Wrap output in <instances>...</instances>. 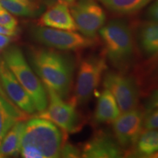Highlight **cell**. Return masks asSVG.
<instances>
[{
	"instance_id": "obj_28",
	"label": "cell",
	"mask_w": 158,
	"mask_h": 158,
	"mask_svg": "<svg viewBox=\"0 0 158 158\" xmlns=\"http://www.w3.org/2000/svg\"><path fill=\"white\" fill-rule=\"evenodd\" d=\"M0 34L14 37L18 34V30H11V29H7L3 26L0 25Z\"/></svg>"
},
{
	"instance_id": "obj_1",
	"label": "cell",
	"mask_w": 158,
	"mask_h": 158,
	"mask_svg": "<svg viewBox=\"0 0 158 158\" xmlns=\"http://www.w3.org/2000/svg\"><path fill=\"white\" fill-rule=\"evenodd\" d=\"M28 58L45 87L66 100L70 94L76 70L73 57L53 49L31 46L28 49Z\"/></svg>"
},
{
	"instance_id": "obj_24",
	"label": "cell",
	"mask_w": 158,
	"mask_h": 158,
	"mask_svg": "<svg viewBox=\"0 0 158 158\" xmlns=\"http://www.w3.org/2000/svg\"><path fill=\"white\" fill-rule=\"evenodd\" d=\"M158 108V89L154 91L145 103L146 113Z\"/></svg>"
},
{
	"instance_id": "obj_19",
	"label": "cell",
	"mask_w": 158,
	"mask_h": 158,
	"mask_svg": "<svg viewBox=\"0 0 158 158\" xmlns=\"http://www.w3.org/2000/svg\"><path fill=\"white\" fill-rule=\"evenodd\" d=\"M152 0H100L108 10L119 15L133 14Z\"/></svg>"
},
{
	"instance_id": "obj_5",
	"label": "cell",
	"mask_w": 158,
	"mask_h": 158,
	"mask_svg": "<svg viewBox=\"0 0 158 158\" xmlns=\"http://www.w3.org/2000/svg\"><path fill=\"white\" fill-rule=\"evenodd\" d=\"M107 69L106 58L96 54L89 55L81 61L73 100L76 105L86 104L101 81Z\"/></svg>"
},
{
	"instance_id": "obj_27",
	"label": "cell",
	"mask_w": 158,
	"mask_h": 158,
	"mask_svg": "<svg viewBox=\"0 0 158 158\" xmlns=\"http://www.w3.org/2000/svg\"><path fill=\"white\" fill-rule=\"evenodd\" d=\"M76 0H44L45 3L46 4L48 7L55 5L57 3H64L68 5V6H71Z\"/></svg>"
},
{
	"instance_id": "obj_25",
	"label": "cell",
	"mask_w": 158,
	"mask_h": 158,
	"mask_svg": "<svg viewBox=\"0 0 158 158\" xmlns=\"http://www.w3.org/2000/svg\"><path fill=\"white\" fill-rule=\"evenodd\" d=\"M147 15L152 21L158 22V0H156L149 7Z\"/></svg>"
},
{
	"instance_id": "obj_21",
	"label": "cell",
	"mask_w": 158,
	"mask_h": 158,
	"mask_svg": "<svg viewBox=\"0 0 158 158\" xmlns=\"http://www.w3.org/2000/svg\"><path fill=\"white\" fill-rule=\"evenodd\" d=\"M0 25L11 30H18L17 20L0 5Z\"/></svg>"
},
{
	"instance_id": "obj_2",
	"label": "cell",
	"mask_w": 158,
	"mask_h": 158,
	"mask_svg": "<svg viewBox=\"0 0 158 158\" xmlns=\"http://www.w3.org/2000/svg\"><path fill=\"white\" fill-rule=\"evenodd\" d=\"M62 129L46 118L37 117L25 122L20 154L24 158H56L64 143Z\"/></svg>"
},
{
	"instance_id": "obj_6",
	"label": "cell",
	"mask_w": 158,
	"mask_h": 158,
	"mask_svg": "<svg viewBox=\"0 0 158 158\" xmlns=\"http://www.w3.org/2000/svg\"><path fill=\"white\" fill-rule=\"evenodd\" d=\"M45 89L48 94V106L37 116L50 120L66 133H75L81 130L84 121L76 109L74 100L71 99L70 102H65L54 90Z\"/></svg>"
},
{
	"instance_id": "obj_20",
	"label": "cell",
	"mask_w": 158,
	"mask_h": 158,
	"mask_svg": "<svg viewBox=\"0 0 158 158\" xmlns=\"http://www.w3.org/2000/svg\"><path fill=\"white\" fill-rule=\"evenodd\" d=\"M131 155L137 157H149L158 151V130H147L141 133Z\"/></svg>"
},
{
	"instance_id": "obj_26",
	"label": "cell",
	"mask_w": 158,
	"mask_h": 158,
	"mask_svg": "<svg viewBox=\"0 0 158 158\" xmlns=\"http://www.w3.org/2000/svg\"><path fill=\"white\" fill-rule=\"evenodd\" d=\"M12 40H13V37L12 36L0 34V49L7 47Z\"/></svg>"
},
{
	"instance_id": "obj_29",
	"label": "cell",
	"mask_w": 158,
	"mask_h": 158,
	"mask_svg": "<svg viewBox=\"0 0 158 158\" xmlns=\"http://www.w3.org/2000/svg\"><path fill=\"white\" fill-rule=\"evenodd\" d=\"M149 157H153V158H158V151L156 152L155 153H154L151 156H150Z\"/></svg>"
},
{
	"instance_id": "obj_18",
	"label": "cell",
	"mask_w": 158,
	"mask_h": 158,
	"mask_svg": "<svg viewBox=\"0 0 158 158\" xmlns=\"http://www.w3.org/2000/svg\"><path fill=\"white\" fill-rule=\"evenodd\" d=\"M0 5L18 16L34 17L40 11V7L34 0H0Z\"/></svg>"
},
{
	"instance_id": "obj_14",
	"label": "cell",
	"mask_w": 158,
	"mask_h": 158,
	"mask_svg": "<svg viewBox=\"0 0 158 158\" xmlns=\"http://www.w3.org/2000/svg\"><path fill=\"white\" fill-rule=\"evenodd\" d=\"M28 115L7 98L0 86V146L10 129L17 122L27 120Z\"/></svg>"
},
{
	"instance_id": "obj_3",
	"label": "cell",
	"mask_w": 158,
	"mask_h": 158,
	"mask_svg": "<svg viewBox=\"0 0 158 158\" xmlns=\"http://www.w3.org/2000/svg\"><path fill=\"white\" fill-rule=\"evenodd\" d=\"M106 56L116 70L125 73L135 60L133 31L123 20H111L99 31Z\"/></svg>"
},
{
	"instance_id": "obj_15",
	"label": "cell",
	"mask_w": 158,
	"mask_h": 158,
	"mask_svg": "<svg viewBox=\"0 0 158 158\" xmlns=\"http://www.w3.org/2000/svg\"><path fill=\"white\" fill-rule=\"evenodd\" d=\"M138 45L148 60L158 61V22L149 21L141 26L138 35Z\"/></svg>"
},
{
	"instance_id": "obj_13",
	"label": "cell",
	"mask_w": 158,
	"mask_h": 158,
	"mask_svg": "<svg viewBox=\"0 0 158 158\" xmlns=\"http://www.w3.org/2000/svg\"><path fill=\"white\" fill-rule=\"evenodd\" d=\"M39 25L62 30H77V26L69 6L64 3L50 6L40 19Z\"/></svg>"
},
{
	"instance_id": "obj_17",
	"label": "cell",
	"mask_w": 158,
	"mask_h": 158,
	"mask_svg": "<svg viewBox=\"0 0 158 158\" xmlns=\"http://www.w3.org/2000/svg\"><path fill=\"white\" fill-rule=\"evenodd\" d=\"M24 125L25 121L17 122L5 135L0 146V158L13 157L20 154Z\"/></svg>"
},
{
	"instance_id": "obj_16",
	"label": "cell",
	"mask_w": 158,
	"mask_h": 158,
	"mask_svg": "<svg viewBox=\"0 0 158 158\" xmlns=\"http://www.w3.org/2000/svg\"><path fill=\"white\" fill-rule=\"evenodd\" d=\"M120 113L121 110L113 94L105 89L98 99L93 116L94 122L97 124L113 122Z\"/></svg>"
},
{
	"instance_id": "obj_12",
	"label": "cell",
	"mask_w": 158,
	"mask_h": 158,
	"mask_svg": "<svg viewBox=\"0 0 158 158\" xmlns=\"http://www.w3.org/2000/svg\"><path fill=\"white\" fill-rule=\"evenodd\" d=\"M0 84L7 98L20 109L28 114L36 113V108L30 96L11 72L3 59L0 60Z\"/></svg>"
},
{
	"instance_id": "obj_10",
	"label": "cell",
	"mask_w": 158,
	"mask_h": 158,
	"mask_svg": "<svg viewBox=\"0 0 158 158\" xmlns=\"http://www.w3.org/2000/svg\"><path fill=\"white\" fill-rule=\"evenodd\" d=\"M145 114L140 109L124 112L113 122L114 138L124 150L130 152L135 147L143 127Z\"/></svg>"
},
{
	"instance_id": "obj_4",
	"label": "cell",
	"mask_w": 158,
	"mask_h": 158,
	"mask_svg": "<svg viewBox=\"0 0 158 158\" xmlns=\"http://www.w3.org/2000/svg\"><path fill=\"white\" fill-rule=\"evenodd\" d=\"M2 59L20 84L28 93L37 112L46 109L48 100L46 89L26 60L21 49L11 46L4 51Z\"/></svg>"
},
{
	"instance_id": "obj_22",
	"label": "cell",
	"mask_w": 158,
	"mask_h": 158,
	"mask_svg": "<svg viewBox=\"0 0 158 158\" xmlns=\"http://www.w3.org/2000/svg\"><path fill=\"white\" fill-rule=\"evenodd\" d=\"M60 157H81V151L73 144L64 142L61 149Z\"/></svg>"
},
{
	"instance_id": "obj_9",
	"label": "cell",
	"mask_w": 158,
	"mask_h": 158,
	"mask_svg": "<svg viewBox=\"0 0 158 158\" xmlns=\"http://www.w3.org/2000/svg\"><path fill=\"white\" fill-rule=\"evenodd\" d=\"M70 12L81 34L96 38L106 23V13L96 0H76L70 6Z\"/></svg>"
},
{
	"instance_id": "obj_11",
	"label": "cell",
	"mask_w": 158,
	"mask_h": 158,
	"mask_svg": "<svg viewBox=\"0 0 158 158\" xmlns=\"http://www.w3.org/2000/svg\"><path fill=\"white\" fill-rule=\"evenodd\" d=\"M124 155L114 136L103 130L95 132L81 150V157L84 158H118Z\"/></svg>"
},
{
	"instance_id": "obj_7",
	"label": "cell",
	"mask_w": 158,
	"mask_h": 158,
	"mask_svg": "<svg viewBox=\"0 0 158 158\" xmlns=\"http://www.w3.org/2000/svg\"><path fill=\"white\" fill-rule=\"evenodd\" d=\"M31 36L36 42L60 51H77L90 48L95 44L89 38L75 31L62 30L51 27H36L31 30Z\"/></svg>"
},
{
	"instance_id": "obj_8",
	"label": "cell",
	"mask_w": 158,
	"mask_h": 158,
	"mask_svg": "<svg viewBox=\"0 0 158 158\" xmlns=\"http://www.w3.org/2000/svg\"><path fill=\"white\" fill-rule=\"evenodd\" d=\"M103 86L113 94L122 113L138 106L140 88L133 76L120 71H107L103 76Z\"/></svg>"
},
{
	"instance_id": "obj_23",
	"label": "cell",
	"mask_w": 158,
	"mask_h": 158,
	"mask_svg": "<svg viewBox=\"0 0 158 158\" xmlns=\"http://www.w3.org/2000/svg\"><path fill=\"white\" fill-rule=\"evenodd\" d=\"M143 127L146 130L158 129V108L146 113L143 121Z\"/></svg>"
}]
</instances>
